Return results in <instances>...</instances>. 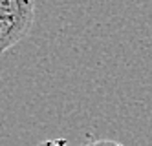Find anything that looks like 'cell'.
I'll return each mask as SVG.
<instances>
[{
  "label": "cell",
  "mask_w": 152,
  "mask_h": 146,
  "mask_svg": "<svg viewBox=\"0 0 152 146\" xmlns=\"http://www.w3.org/2000/svg\"><path fill=\"white\" fill-rule=\"evenodd\" d=\"M35 18V0H0V55L26 37Z\"/></svg>",
  "instance_id": "6da1fadb"
},
{
  "label": "cell",
  "mask_w": 152,
  "mask_h": 146,
  "mask_svg": "<svg viewBox=\"0 0 152 146\" xmlns=\"http://www.w3.org/2000/svg\"><path fill=\"white\" fill-rule=\"evenodd\" d=\"M84 146H125L121 142H115V141H110V139H99V141H92Z\"/></svg>",
  "instance_id": "7a4b0ae2"
},
{
  "label": "cell",
  "mask_w": 152,
  "mask_h": 146,
  "mask_svg": "<svg viewBox=\"0 0 152 146\" xmlns=\"http://www.w3.org/2000/svg\"><path fill=\"white\" fill-rule=\"evenodd\" d=\"M39 146H68L66 139H48V141H42Z\"/></svg>",
  "instance_id": "3957f363"
}]
</instances>
